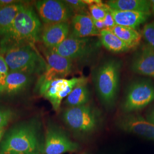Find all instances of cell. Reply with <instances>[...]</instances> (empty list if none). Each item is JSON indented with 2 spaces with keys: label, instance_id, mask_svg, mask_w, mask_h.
I'll use <instances>...</instances> for the list:
<instances>
[{
  "label": "cell",
  "instance_id": "cell-1",
  "mask_svg": "<svg viewBox=\"0 0 154 154\" xmlns=\"http://www.w3.org/2000/svg\"><path fill=\"white\" fill-rule=\"evenodd\" d=\"M43 26L33 7L24 3L11 25L0 34V54L14 48L34 45L41 38Z\"/></svg>",
  "mask_w": 154,
  "mask_h": 154
},
{
  "label": "cell",
  "instance_id": "cell-2",
  "mask_svg": "<svg viewBox=\"0 0 154 154\" xmlns=\"http://www.w3.org/2000/svg\"><path fill=\"white\" fill-rule=\"evenodd\" d=\"M41 123L37 118L20 122L4 134L0 154H44Z\"/></svg>",
  "mask_w": 154,
  "mask_h": 154
},
{
  "label": "cell",
  "instance_id": "cell-3",
  "mask_svg": "<svg viewBox=\"0 0 154 154\" xmlns=\"http://www.w3.org/2000/svg\"><path fill=\"white\" fill-rule=\"evenodd\" d=\"M121 61L109 59L96 70L94 82L101 102L107 107L114 105L119 88Z\"/></svg>",
  "mask_w": 154,
  "mask_h": 154
},
{
  "label": "cell",
  "instance_id": "cell-4",
  "mask_svg": "<svg viewBox=\"0 0 154 154\" xmlns=\"http://www.w3.org/2000/svg\"><path fill=\"white\" fill-rule=\"evenodd\" d=\"M4 56L9 72H19L30 75L37 74L41 76L46 69V62L34 45L14 48L7 51Z\"/></svg>",
  "mask_w": 154,
  "mask_h": 154
},
{
  "label": "cell",
  "instance_id": "cell-5",
  "mask_svg": "<svg viewBox=\"0 0 154 154\" xmlns=\"http://www.w3.org/2000/svg\"><path fill=\"white\" fill-rule=\"evenodd\" d=\"M62 119L67 126L74 132L88 134L99 126V112L90 105L68 107L63 112Z\"/></svg>",
  "mask_w": 154,
  "mask_h": 154
},
{
  "label": "cell",
  "instance_id": "cell-6",
  "mask_svg": "<svg viewBox=\"0 0 154 154\" xmlns=\"http://www.w3.org/2000/svg\"><path fill=\"white\" fill-rule=\"evenodd\" d=\"M98 48L99 44L91 37L79 38L70 34L61 44L51 49L72 61L88 59L95 54Z\"/></svg>",
  "mask_w": 154,
  "mask_h": 154
},
{
  "label": "cell",
  "instance_id": "cell-7",
  "mask_svg": "<svg viewBox=\"0 0 154 154\" xmlns=\"http://www.w3.org/2000/svg\"><path fill=\"white\" fill-rule=\"evenodd\" d=\"M154 100V84L144 79L135 81L127 88L122 109L131 113L143 109Z\"/></svg>",
  "mask_w": 154,
  "mask_h": 154
},
{
  "label": "cell",
  "instance_id": "cell-8",
  "mask_svg": "<svg viewBox=\"0 0 154 154\" xmlns=\"http://www.w3.org/2000/svg\"><path fill=\"white\" fill-rule=\"evenodd\" d=\"M43 53L46 58V69L40 76L36 89L55 79H63L69 75L72 69V61L57 54L50 48L44 46Z\"/></svg>",
  "mask_w": 154,
  "mask_h": 154
},
{
  "label": "cell",
  "instance_id": "cell-9",
  "mask_svg": "<svg viewBox=\"0 0 154 154\" xmlns=\"http://www.w3.org/2000/svg\"><path fill=\"white\" fill-rule=\"evenodd\" d=\"M34 4L39 17L45 25L68 22L75 15L64 1L39 0Z\"/></svg>",
  "mask_w": 154,
  "mask_h": 154
},
{
  "label": "cell",
  "instance_id": "cell-10",
  "mask_svg": "<svg viewBox=\"0 0 154 154\" xmlns=\"http://www.w3.org/2000/svg\"><path fill=\"white\" fill-rule=\"evenodd\" d=\"M78 144L69 138L65 132L54 124L48 126L44 140V154H63L76 151Z\"/></svg>",
  "mask_w": 154,
  "mask_h": 154
},
{
  "label": "cell",
  "instance_id": "cell-11",
  "mask_svg": "<svg viewBox=\"0 0 154 154\" xmlns=\"http://www.w3.org/2000/svg\"><path fill=\"white\" fill-rule=\"evenodd\" d=\"M122 130L154 140V123L137 114H130L118 121Z\"/></svg>",
  "mask_w": 154,
  "mask_h": 154
},
{
  "label": "cell",
  "instance_id": "cell-12",
  "mask_svg": "<svg viewBox=\"0 0 154 154\" xmlns=\"http://www.w3.org/2000/svg\"><path fill=\"white\" fill-rule=\"evenodd\" d=\"M81 78L74 77L69 79L65 78L55 79L40 86L37 90L40 95L49 101L53 109L57 111L59 110L61 104L58 99L59 94L71 84L79 80Z\"/></svg>",
  "mask_w": 154,
  "mask_h": 154
},
{
  "label": "cell",
  "instance_id": "cell-13",
  "mask_svg": "<svg viewBox=\"0 0 154 154\" xmlns=\"http://www.w3.org/2000/svg\"><path fill=\"white\" fill-rule=\"evenodd\" d=\"M70 24L69 22L45 25L41 38L45 46L52 49L61 44L70 34Z\"/></svg>",
  "mask_w": 154,
  "mask_h": 154
},
{
  "label": "cell",
  "instance_id": "cell-14",
  "mask_svg": "<svg viewBox=\"0 0 154 154\" xmlns=\"http://www.w3.org/2000/svg\"><path fill=\"white\" fill-rule=\"evenodd\" d=\"M131 69L137 74L154 78V50L149 46L143 47L134 56Z\"/></svg>",
  "mask_w": 154,
  "mask_h": 154
},
{
  "label": "cell",
  "instance_id": "cell-15",
  "mask_svg": "<svg viewBox=\"0 0 154 154\" xmlns=\"http://www.w3.org/2000/svg\"><path fill=\"white\" fill-rule=\"evenodd\" d=\"M70 30V34L79 38L100 35V32L94 26L92 18L88 14H75L71 20Z\"/></svg>",
  "mask_w": 154,
  "mask_h": 154
},
{
  "label": "cell",
  "instance_id": "cell-16",
  "mask_svg": "<svg viewBox=\"0 0 154 154\" xmlns=\"http://www.w3.org/2000/svg\"><path fill=\"white\" fill-rule=\"evenodd\" d=\"M110 12L114 19L116 25L135 29L146 22L151 15V13L117 11L111 8Z\"/></svg>",
  "mask_w": 154,
  "mask_h": 154
},
{
  "label": "cell",
  "instance_id": "cell-17",
  "mask_svg": "<svg viewBox=\"0 0 154 154\" xmlns=\"http://www.w3.org/2000/svg\"><path fill=\"white\" fill-rule=\"evenodd\" d=\"M32 75L19 72H9L7 75L5 92L9 95L21 93L30 85Z\"/></svg>",
  "mask_w": 154,
  "mask_h": 154
},
{
  "label": "cell",
  "instance_id": "cell-18",
  "mask_svg": "<svg viewBox=\"0 0 154 154\" xmlns=\"http://www.w3.org/2000/svg\"><path fill=\"white\" fill-rule=\"evenodd\" d=\"M107 4L114 10L151 13V2L147 0H111Z\"/></svg>",
  "mask_w": 154,
  "mask_h": 154
},
{
  "label": "cell",
  "instance_id": "cell-19",
  "mask_svg": "<svg viewBox=\"0 0 154 154\" xmlns=\"http://www.w3.org/2000/svg\"><path fill=\"white\" fill-rule=\"evenodd\" d=\"M100 43L109 51L120 53L130 50V48L109 29L100 32Z\"/></svg>",
  "mask_w": 154,
  "mask_h": 154
},
{
  "label": "cell",
  "instance_id": "cell-20",
  "mask_svg": "<svg viewBox=\"0 0 154 154\" xmlns=\"http://www.w3.org/2000/svg\"><path fill=\"white\" fill-rule=\"evenodd\" d=\"M90 100V92L87 81L79 83L67 97L65 104L68 107H76L88 105Z\"/></svg>",
  "mask_w": 154,
  "mask_h": 154
},
{
  "label": "cell",
  "instance_id": "cell-21",
  "mask_svg": "<svg viewBox=\"0 0 154 154\" xmlns=\"http://www.w3.org/2000/svg\"><path fill=\"white\" fill-rule=\"evenodd\" d=\"M109 30L123 41L130 49L138 46L141 41L142 35L135 29L116 25Z\"/></svg>",
  "mask_w": 154,
  "mask_h": 154
},
{
  "label": "cell",
  "instance_id": "cell-22",
  "mask_svg": "<svg viewBox=\"0 0 154 154\" xmlns=\"http://www.w3.org/2000/svg\"><path fill=\"white\" fill-rule=\"evenodd\" d=\"M24 3L23 1H21L9 5L0 6V34L11 25Z\"/></svg>",
  "mask_w": 154,
  "mask_h": 154
},
{
  "label": "cell",
  "instance_id": "cell-23",
  "mask_svg": "<svg viewBox=\"0 0 154 154\" xmlns=\"http://www.w3.org/2000/svg\"><path fill=\"white\" fill-rule=\"evenodd\" d=\"M88 7L90 16L95 20H103L110 10L109 6L102 2L97 4L88 6Z\"/></svg>",
  "mask_w": 154,
  "mask_h": 154
},
{
  "label": "cell",
  "instance_id": "cell-24",
  "mask_svg": "<svg viewBox=\"0 0 154 154\" xmlns=\"http://www.w3.org/2000/svg\"><path fill=\"white\" fill-rule=\"evenodd\" d=\"M16 117V113L11 107L0 103V127H5Z\"/></svg>",
  "mask_w": 154,
  "mask_h": 154
},
{
  "label": "cell",
  "instance_id": "cell-25",
  "mask_svg": "<svg viewBox=\"0 0 154 154\" xmlns=\"http://www.w3.org/2000/svg\"><path fill=\"white\" fill-rule=\"evenodd\" d=\"M142 35L149 47L154 50V22L147 23L144 26Z\"/></svg>",
  "mask_w": 154,
  "mask_h": 154
},
{
  "label": "cell",
  "instance_id": "cell-26",
  "mask_svg": "<svg viewBox=\"0 0 154 154\" xmlns=\"http://www.w3.org/2000/svg\"><path fill=\"white\" fill-rule=\"evenodd\" d=\"M64 1L71 8L74 12L78 11L79 12V14H85L83 11H85L88 5L83 2V0H65Z\"/></svg>",
  "mask_w": 154,
  "mask_h": 154
},
{
  "label": "cell",
  "instance_id": "cell-27",
  "mask_svg": "<svg viewBox=\"0 0 154 154\" xmlns=\"http://www.w3.org/2000/svg\"><path fill=\"white\" fill-rule=\"evenodd\" d=\"M103 21L104 22L106 29H110L116 25L114 19L110 11L107 13V14L103 20Z\"/></svg>",
  "mask_w": 154,
  "mask_h": 154
},
{
  "label": "cell",
  "instance_id": "cell-28",
  "mask_svg": "<svg viewBox=\"0 0 154 154\" xmlns=\"http://www.w3.org/2000/svg\"><path fill=\"white\" fill-rule=\"evenodd\" d=\"M9 72V68L5 60L4 56L0 54V72L8 75Z\"/></svg>",
  "mask_w": 154,
  "mask_h": 154
},
{
  "label": "cell",
  "instance_id": "cell-29",
  "mask_svg": "<svg viewBox=\"0 0 154 154\" xmlns=\"http://www.w3.org/2000/svg\"><path fill=\"white\" fill-rule=\"evenodd\" d=\"M6 74H2L0 72V93L5 91L6 85Z\"/></svg>",
  "mask_w": 154,
  "mask_h": 154
},
{
  "label": "cell",
  "instance_id": "cell-30",
  "mask_svg": "<svg viewBox=\"0 0 154 154\" xmlns=\"http://www.w3.org/2000/svg\"><path fill=\"white\" fill-rule=\"evenodd\" d=\"M93 21L94 26L99 30V32H100L104 29H106V27H105V24H104V22L103 21V20H93Z\"/></svg>",
  "mask_w": 154,
  "mask_h": 154
},
{
  "label": "cell",
  "instance_id": "cell-31",
  "mask_svg": "<svg viewBox=\"0 0 154 154\" xmlns=\"http://www.w3.org/2000/svg\"><path fill=\"white\" fill-rule=\"evenodd\" d=\"M22 1H16V0H0V6L9 5L13 4L20 2Z\"/></svg>",
  "mask_w": 154,
  "mask_h": 154
},
{
  "label": "cell",
  "instance_id": "cell-32",
  "mask_svg": "<svg viewBox=\"0 0 154 154\" xmlns=\"http://www.w3.org/2000/svg\"><path fill=\"white\" fill-rule=\"evenodd\" d=\"M147 120L154 123V108L147 114Z\"/></svg>",
  "mask_w": 154,
  "mask_h": 154
},
{
  "label": "cell",
  "instance_id": "cell-33",
  "mask_svg": "<svg viewBox=\"0 0 154 154\" xmlns=\"http://www.w3.org/2000/svg\"><path fill=\"white\" fill-rule=\"evenodd\" d=\"M4 127H0V142H1L3 136H4Z\"/></svg>",
  "mask_w": 154,
  "mask_h": 154
},
{
  "label": "cell",
  "instance_id": "cell-34",
  "mask_svg": "<svg viewBox=\"0 0 154 154\" xmlns=\"http://www.w3.org/2000/svg\"><path fill=\"white\" fill-rule=\"evenodd\" d=\"M151 13L154 16V0H151Z\"/></svg>",
  "mask_w": 154,
  "mask_h": 154
}]
</instances>
